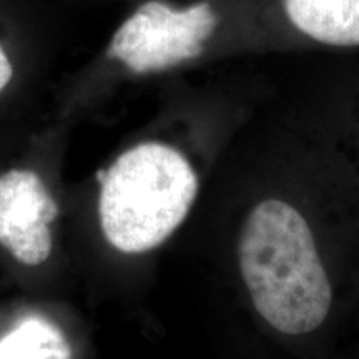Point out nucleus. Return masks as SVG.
Instances as JSON below:
<instances>
[{
    "label": "nucleus",
    "instance_id": "obj_7",
    "mask_svg": "<svg viewBox=\"0 0 359 359\" xmlns=\"http://www.w3.org/2000/svg\"><path fill=\"white\" fill-rule=\"evenodd\" d=\"M12 75H13L12 64H11V60H8L4 47L0 45V93L4 92V88H6L8 83H11Z\"/></svg>",
    "mask_w": 359,
    "mask_h": 359
},
{
    "label": "nucleus",
    "instance_id": "obj_6",
    "mask_svg": "<svg viewBox=\"0 0 359 359\" xmlns=\"http://www.w3.org/2000/svg\"><path fill=\"white\" fill-rule=\"evenodd\" d=\"M0 359H72V348L55 323L30 314L0 338Z\"/></svg>",
    "mask_w": 359,
    "mask_h": 359
},
{
    "label": "nucleus",
    "instance_id": "obj_5",
    "mask_svg": "<svg viewBox=\"0 0 359 359\" xmlns=\"http://www.w3.org/2000/svg\"><path fill=\"white\" fill-rule=\"evenodd\" d=\"M291 24L316 42L359 45V0H285Z\"/></svg>",
    "mask_w": 359,
    "mask_h": 359
},
{
    "label": "nucleus",
    "instance_id": "obj_1",
    "mask_svg": "<svg viewBox=\"0 0 359 359\" xmlns=\"http://www.w3.org/2000/svg\"><path fill=\"white\" fill-rule=\"evenodd\" d=\"M238 263L255 309L276 331L299 336L325 323L331 283L306 219L293 206L264 200L251 208Z\"/></svg>",
    "mask_w": 359,
    "mask_h": 359
},
{
    "label": "nucleus",
    "instance_id": "obj_4",
    "mask_svg": "<svg viewBox=\"0 0 359 359\" xmlns=\"http://www.w3.org/2000/svg\"><path fill=\"white\" fill-rule=\"evenodd\" d=\"M58 205L43 180L30 170L0 175V245L25 266H39L50 257V223Z\"/></svg>",
    "mask_w": 359,
    "mask_h": 359
},
{
    "label": "nucleus",
    "instance_id": "obj_2",
    "mask_svg": "<svg viewBox=\"0 0 359 359\" xmlns=\"http://www.w3.org/2000/svg\"><path fill=\"white\" fill-rule=\"evenodd\" d=\"M198 193V177L177 148L147 142L107 170L98 215L107 241L122 253H145L182 224Z\"/></svg>",
    "mask_w": 359,
    "mask_h": 359
},
{
    "label": "nucleus",
    "instance_id": "obj_3",
    "mask_svg": "<svg viewBox=\"0 0 359 359\" xmlns=\"http://www.w3.org/2000/svg\"><path fill=\"white\" fill-rule=\"evenodd\" d=\"M217 24L218 19L208 2L175 11L160 0H150L116 30L109 55L133 74L167 70L200 57L203 42Z\"/></svg>",
    "mask_w": 359,
    "mask_h": 359
}]
</instances>
